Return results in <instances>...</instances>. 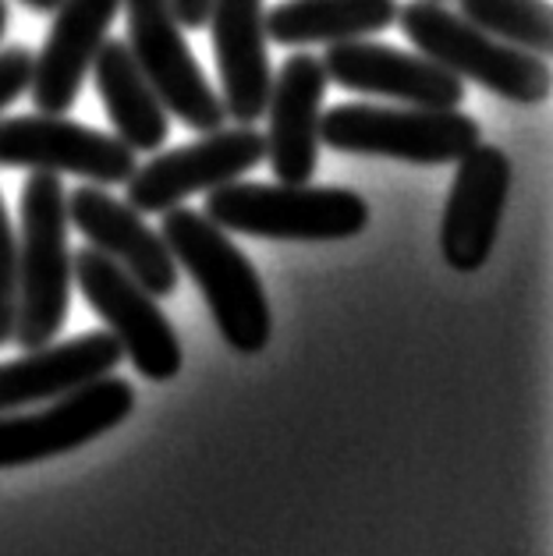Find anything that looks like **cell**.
I'll return each mask as SVG.
<instances>
[{"mask_svg":"<svg viewBox=\"0 0 553 556\" xmlns=\"http://www.w3.org/2000/svg\"><path fill=\"white\" fill-rule=\"evenodd\" d=\"M160 238L167 241L174 263L185 266L188 277L199 283L224 341L241 355H260L274 330L269 302L260 274L246 260V252L227 238V230L196 210L171 206L164 210Z\"/></svg>","mask_w":553,"mask_h":556,"instance_id":"6da1fadb","label":"cell"},{"mask_svg":"<svg viewBox=\"0 0 553 556\" xmlns=\"http://www.w3.org/2000/svg\"><path fill=\"white\" fill-rule=\"evenodd\" d=\"M67 192L61 174L33 170L22 185L18 241V319L15 341L33 351L53 344L72 302V252H67Z\"/></svg>","mask_w":553,"mask_h":556,"instance_id":"7a4b0ae2","label":"cell"},{"mask_svg":"<svg viewBox=\"0 0 553 556\" xmlns=\"http://www.w3.org/2000/svg\"><path fill=\"white\" fill-rule=\"evenodd\" d=\"M401 33L423 58L437 61L457 78H468L493 97L532 106L550 97V64L521 47L476 29L468 18L443 8V0H409L398 8Z\"/></svg>","mask_w":553,"mask_h":556,"instance_id":"3957f363","label":"cell"},{"mask_svg":"<svg viewBox=\"0 0 553 556\" xmlns=\"http://www.w3.org/2000/svg\"><path fill=\"white\" fill-rule=\"evenodd\" d=\"M206 220L221 230H238L274 241H341L369 224L366 199L348 188L316 185H255L227 181L210 188Z\"/></svg>","mask_w":553,"mask_h":556,"instance_id":"277c9868","label":"cell"},{"mask_svg":"<svg viewBox=\"0 0 553 556\" xmlns=\"http://www.w3.org/2000/svg\"><path fill=\"white\" fill-rule=\"evenodd\" d=\"M319 142L337 153L387 156L401 164L440 167L457 164L468 149L482 142L476 117L426 106H366L344 103L319 114Z\"/></svg>","mask_w":553,"mask_h":556,"instance_id":"5b68a950","label":"cell"},{"mask_svg":"<svg viewBox=\"0 0 553 556\" xmlns=\"http://www.w3.org/2000/svg\"><path fill=\"white\" fill-rule=\"evenodd\" d=\"M75 280L83 288L86 302L97 308V316L111 327L114 341L125 351V358L153 383H167L181 372V344L178 333L160 312L156 298L128 277L114 260H106L97 249H83L72 255Z\"/></svg>","mask_w":553,"mask_h":556,"instance_id":"8992f818","label":"cell"},{"mask_svg":"<svg viewBox=\"0 0 553 556\" xmlns=\"http://www.w3.org/2000/svg\"><path fill=\"white\" fill-rule=\"evenodd\" d=\"M128 11V50L142 75L150 78L156 97L192 131L224 128V100L206 83L181 36V22L174 18L171 0H121Z\"/></svg>","mask_w":553,"mask_h":556,"instance_id":"52a82bcc","label":"cell"},{"mask_svg":"<svg viewBox=\"0 0 553 556\" xmlns=\"http://www.w3.org/2000/svg\"><path fill=\"white\" fill-rule=\"evenodd\" d=\"M135 408V390L121 376H100L64 393L47 412L0 415V468H22L92 443L121 426Z\"/></svg>","mask_w":553,"mask_h":556,"instance_id":"ba28073f","label":"cell"},{"mask_svg":"<svg viewBox=\"0 0 553 556\" xmlns=\"http://www.w3.org/2000/svg\"><path fill=\"white\" fill-rule=\"evenodd\" d=\"M266 160V135L252 125L206 131L199 142L153 156L125 181L128 206L139 213H164L188 195L238 181Z\"/></svg>","mask_w":553,"mask_h":556,"instance_id":"9c48e42d","label":"cell"},{"mask_svg":"<svg viewBox=\"0 0 553 556\" xmlns=\"http://www.w3.org/2000/svg\"><path fill=\"white\" fill-rule=\"evenodd\" d=\"M0 167L78 174L97 185H125L139 160L135 149L61 114L0 117Z\"/></svg>","mask_w":553,"mask_h":556,"instance_id":"30bf717a","label":"cell"},{"mask_svg":"<svg viewBox=\"0 0 553 556\" xmlns=\"http://www.w3.org/2000/svg\"><path fill=\"white\" fill-rule=\"evenodd\" d=\"M319 61L330 83L366 97H390L426 111H454L465 103V78L423 53L373 43V39H344V43H327Z\"/></svg>","mask_w":553,"mask_h":556,"instance_id":"8fae6325","label":"cell"},{"mask_svg":"<svg viewBox=\"0 0 553 556\" xmlns=\"http://www.w3.org/2000/svg\"><path fill=\"white\" fill-rule=\"evenodd\" d=\"M511 192V160L501 146H476L457 160V174L440 224V252L457 274L487 266L501 235Z\"/></svg>","mask_w":553,"mask_h":556,"instance_id":"7c38bea8","label":"cell"},{"mask_svg":"<svg viewBox=\"0 0 553 556\" xmlns=\"http://www.w3.org/2000/svg\"><path fill=\"white\" fill-rule=\"evenodd\" d=\"M67 224L83 230L92 249L114 260L153 298L178 291V263H174L167 241L128 202L106 195L103 188H78L67 195Z\"/></svg>","mask_w":553,"mask_h":556,"instance_id":"4fadbf2b","label":"cell"},{"mask_svg":"<svg viewBox=\"0 0 553 556\" xmlns=\"http://www.w3.org/2000/svg\"><path fill=\"white\" fill-rule=\"evenodd\" d=\"M327 83L319 58L291 53L269 86L266 156L285 185H305L319 167V114Z\"/></svg>","mask_w":553,"mask_h":556,"instance_id":"5bb4252c","label":"cell"},{"mask_svg":"<svg viewBox=\"0 0 553 556\" xmlns=\"http://www.w3.org/2000/svg\"><path fill=\"white\" fill-rule=\"evenodd\" d=\"M117 11L121 0H61L47 43L33 58L29 92L39 114H64L78 100Z\"/></svg>","mask_w":553,"mask_h":556,"instance_id":"9a60e30c","label":"cell"},{"mask_svg":"<svg viewBox=\"0 0 553 556\" xmlns=\"http://www.w3.org/2000/svg\"><path fill=\"white\" fill-rule=\"evenodd\" d=\"M263 15V0H213L206 18L224 86L221 100L227 117H235L238 125H255V117L266 114L269 86H274Z\"/></svg>","mask_w":553,"mask_h":556,"instance_id":"2e32d148","label":"cell"},{"mask_svg":"<svg viewBox=\"0 0 553 556\" xmlns=\"http://www.w3.org/2000/svg\"><path fill=\"white\" fill-rule=\"evenodd\" d=\"M125 351L114 341L111 330L83 333L64 344L33 348L18 362L0 365V415L29 408L39 401H58L64 393L111 376Z\"/></svg>","mask_w":553,"mask_h":556,"instance_id":"e0dca14e","label":"cell"},{"mask_svg":"<svg viewBox=\"0 0 553 556\" xmlns=\"http://www.w3.org/2000/svg\"><path fill=\"white\" fill-rule=\"evenodd\" d=\"M89 72L97 78V92L111 114L117 139L135 153H156L171 135L167 106L156 97L150 78L142 75V67L135 64L128 43L121 39L103 43Z\"/></svg>","mask_w":553,"mask_h":556,"instance_id":"ac0fdd59","label":"cell"},{"mask_svg":"<svg viewBox=\"0 0 553 556\" xmlns=\"http://www.w3.org/2000/svg\"><path fill=\"white\" fill-rule=\"evenodd\" d=\"M398 0H280L263 15L266 39L280 47L369 39L398 18Z\"/></svg>","mask_w":553,"mask_h":556,"instance_id":"d6986e66","label":"cell"},{"mask_svg":"<svg viewBox=\"0 0 553 556\" xmlns=\"http://www.w3.org/2000/svg\"><path fill=\"white\" fill-rule=\"evenodd\" d=\"M462 18L511 47L546 58L553 47V11L546 0H457Z\"/></svg>","mask_w":553,"mask_h":556,"instance_id":"ffe728a7","label":"cell"},{"mask_svg":"<svg viewBox=\"0 0 553 556\" xmlns=\"http://www.w3.org/2000/svg\"><path fill=\"white\" fill-rule=\"evenodd\" d=\"M18 319V238L0 195V348L15 341Z\"/></svg>","mask_w":553,"mask_h":556,"instance_id":"44dd1931","label":"cell"},{"mask_svg":"<svg viewBox=\"0 0 553 556\" xmlns=\"http://www.w3.org/2000/svg\"><path fill=\"white\" fill-rule=\"evenodd\" d=\"M33 78V53L25 47H8L0 50V111L11 106Z\"/></svg>","mask_w":553,"mask_h":556,"instance_id":"7402d4cb","label":"cell"},{"mask_svg":"<svg viewBox=\"0 0 553 556\" xmlns=\"http://www.w3.org/2000/svg\"><path fill=\"white\" fill-rule=\"evenodd\" d=\"M171 8H174V18H178L185 29H199V25H206L210 18L213 0H171Z\"/></svg>","mask_w":553,"mask_h":556,"instance_id":"603a6c76","label":"cell"},{"mask_svg":"<svg viewBox=\"0 0 553 556\" xmlns=\"http://www.w3.org/2000/svg\"><path fill=\"white\" fill-rule=\"evenodd\" d=\"M22 4H25V8H33V11H43V15H53L61 0H22Z\"/></svg>","mask_w":553,"mask_h":556,"instance_id":"cb8c5ba5","label":"cell"},{"mask_svg":"<svg viewBox=\"0 0 553 556\" xmlns=\"http://www.w3.org/2000/svg\"><path fill=\"white\" fill-rule=\"evenodd\" d=\"M4 29H8V4L0 0V39H4Z\"/></svg>","mask_w":553,"mask_h":556,"instance_id":"d4e9b609","label":"cell"}]
</instances>
